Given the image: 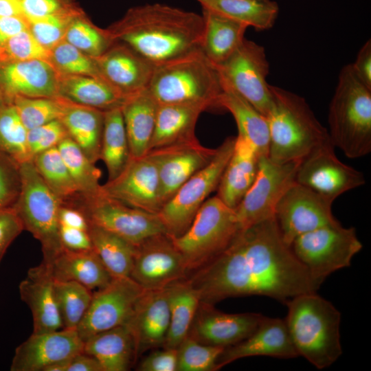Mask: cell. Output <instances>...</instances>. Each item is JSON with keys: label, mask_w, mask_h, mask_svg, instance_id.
Wrapping results in <instances>:
<instances>
[{"label": "cell", "mask_w": 371, "mask_h": 371, "mask_svg": "<svg viewBox=\"0 0 371 371\" xmlns=\"http://www.w3.org/2000/svg\"><path fill=\"white\" fill-rule=\"evenodd\" d=\"M28 23L23 17L0 16V45L19 33L29 28Z\"/></svg>", "instance_id": "cell-58"}, {"label": "cell", "mask_w": 371, "mask_h": 371, "mask_svg": "<svg viewBox=\"0 0 371 371\" xmlns=\"http://www.w3.org/2000/svg\"><path fill=\"white\" fill-rule=\"evenodd\" d=\"M84 341L76 329L33 333L15 350L11 371H45L53 364L82 352Z\"/></svg>", "instance_id": "cell-20"}, {"label": "cell", "mask_w": 371, "mask_h": 371, "mask_svg": "<svg viewBox=\"0 0 371 371\" xmlns=\"http://www.w3.org/2000/svg\"><path fill=\"white\" fill-rule=\"evenodd\" d=\"M21 190L13 205L26 229L40 243L43 261L52 259L63 249L59 236L60 199L47 186L32 160L19 164Z\"/></svg>", "instance_id": "cell-8"}, {"label": "cell", "mask_w": 371, "mask_h": 371, "mask_svg": "<svg viewBox=\"0 0 371 371\" xmlns=\"http://www.w3.org/2000/svg\"><path fill=\"white\" fill-rule=\"evenodd\" d=\"M59 225L77 228L88 231L89 223L78 208L66 204H61L58 210Z\"/></svg>", "instance_id": "cell-57"}, {"label": "cell", "mask_w": 371, "mask_h": 371, "mask_svg": "<svg viewBox=\"0 0 371 371\" xmlns=\"http://www.w3.org/2000/svg\"><path fill=\"white\" fill-rule=\"evenodd\" d=\"M144 289L131 277L113 278L105 286L93 292L89 308L77 328L85 341L89 337L124 325Z\"/></svg>", "instance_id": "cell-15"}, {"label": "cell", "mask_w": 371, "mask_h": 371, "mask_svg": "<svg viewBox=\"0 0 371 371\" xmlns=\"http://www.w3.org/2000/svg\"><path fill=\"white\" fill-rule=\"evenodd\" d=\"M54 290L63 328L77 330L89 308L93 291L74 281L56 280Z\"/></svg>", "instance_id": "cell-42"}, {"label": "cell", "mask_w": 371, "mask_h": 371, "mask_svg": "<svg viewBox=\"0 0 371 371\" xmlns=\"http://www.w3.org/2000/svg\"><path fill=\"white\" fill-rule=\"evenodd\" d=\"M27 130L12 103L0 104V151L19 164L32 160Z\"/></svg>", "instance_id": "cell-43"}, {"label": "cell", "mask_w": 371, "mask_h": 371, "mask_svg": "<svg viewBox=\"0 0 371 371\" xmlns=\"http://www.w3.org/2000/svg\"><path fill=\"white\" fill-rule=\"evenodd\" d=\"M93 59L104 80L127 98L148 88L155 67L124 44Z\"/></svg>", "instance_id": "cell-24"}, {"label": "cell", "mask_w": 371, "mask_h": 371, "mask_svg": "<svg viewBox=\"0 0 371 371\" xmlns=\"http://www.w3.org/2000/svg\"><path fill=\"white\" fill-rule=\"evenodd\" d=\"M65 37V41L91 58L102 55L113 41L109 33L105 34L79 20L69 24Z\"/></svg>", "instance_id": "cell-46"}, {"label": "cell", "mask_w": 371, "mask_h": 371, "mask_svg": "<svg viewBox=\"0 0 371 371\" xmlns=\"http://www.w3.org/2000/svg\"><path fill=\"white\" fill-rule=\"evenodd\" d=\"M20 190L19 164L0 151V211L13 207Z\"/></svg>", "instance_id": "cell-51"}, {"label": "cell", "mask_w": 371, "mask_h": 371, "mask_svg": "<svg viewBox=\"0 0 371 371\" xmlns=\"http://www.w3.org/2000/svg\"><path fill=\"white\" fill-rule=\"evenodd\" d=\"M0 16L25 18L21 0H0Z\"/></svg>", "instance_id": "cell-60"}, {"label": "cell", "mask_w": 371, "mask_h": 371, "mask_svg": "<svg viewBox=\"0 0 371 371\" xmlns=\"http://www.w3.org/2000/svg\"><path fill=\"white\" fill-rule=\"evenodd\" d=\"M2 45L16 61L48 60L51 57L50 51L36 40L29 28L12 37Z\"/></svg>", "instance_id": "cell-50"}, {"label": "cell", "mask_w": 371, "mask_h": 371, "mask_svg": "<svg viewBox=\"0 0 371 371\" xmlns=\"http://www.w3.org/2000/svg\"><path fill=\"white\" fill-rule=\"evenodd\" d=\"M258 356L280 359L299 357L284 319L264 316L247 338L224 349L217 361L216 370L238 359Z\"/></svg>", "instance_id": "cell-23"}, {"label": "cell", "mask_w": 371, "mask_h": 371, "mask_svg": "<svg viewBox=\"0 0 371 371\" xmlns=\"http://www.w3.org/2000/svg\"><path fill=\"white\" fill-rule=\"evenodd\" d=\"M51 51L54 63L65 74L103 78L93 58L88 57L67 41H60Z\"/></svg>", "instance_id": "cell-47"}, {"label": "cell", "mask_w": 371, "mask_h": 371, "mask_svg": "<svg viewBox=\"0 0 371 371\" xmlns=\"http://www.w3.org/2000/svg\"><path fill=\"white\" fill-rule=\"evenodd\" d=\"M216 152V148L202 146L197 138L148 152L158 169L161 207L184 183L212 160Z\"/></svg>", "instance_id": "cell-19"}, {"label": "cell", "mask_w": 371, "mask_h": 371, "mask_svg": "<svg viewBox=\"0 0 371 371\" xmlns=\"http://www.w3.org/2000/svg\"><path fill=\"white\" fill-rule=\"evenodd\" d=\"M67 137V131L60 120L27 130V141L32 159L43 151L57 147Z\"/></svg>", "instance_id": "cell-48"}, {"label": "cell", "mask_w": 371, "mask_h": 371, "mask_svg": "<svg viewBox=\"0 0 371 371\" xmlns=\"http://www.w3.org/2000/svg\"><path fill=\"white\" fill-rule=\"evenodd\" d=\"M240 230L234 210L215 196L205 201L182 235L171 238L190 274L221 254Z\"/></svg>", "instance_id": "cell-7"}, {"label": "cell", "mask_w": 371, "mask_h": 371, "mask_svg": "<svg viewBox=\"0 0 371 371\" xmlns=\"http://www.w3.org/2000/svg\"><path fill=\"white\" fill-rule=\"evenodd\" d=\"M177 348H164L152 352L139 363L140 371H177Z\"/></svg>", "instance_id": "cell-53"}, {"label": "cell", "mask_w": 371, "mask_h": 371, "mask_svg": "<svg viewBox=\"0 0 371 371\" xmlns=\"http://www.w3.org/2000/svg\"><path fill=\"white\" fill-rule=\"evenodd\" d=\"M333 201L295 182L278 201L274 216L284 241L291 245L298 236L339 221Z\"/></svg>", "instance_id": "cell-14"}, {"label": "cell", "mask_w": 371, "mask_h": 371, "mask_svg": "<svg viewBox=\"0 0 371 371\" xmlns=\"http://www.w3.org/2000/svg\"><path fill=\"white\" fill-rule=\"evenodd\" d=\"M295 182L334 201L365 184L363 174L341 161L331 141L317 147L300 163Z\"/></svg>", "instance_id": "cell-16"}, {"label": "cell", "mask_w": 371, "mask_h": 371, "mask_svg": "<svg viewBox=\"0 0 371 371\" xmlns=\"http://www.w3.org/2000/svg\"><path fill=\"white\" fill-rule=\"evenodd\" d=\"M207 109L203 104H159L149 150L196 139L197 120Z\"/></svg>", "instance_id": "cell-29"}, {"label": "cell", "mask_w": 371, "mask_h": 371, "mask_svg": "<svg viewBox=\"0 0 371 371\" xmlns=\"http://www.w3.org/2000/svg\"><path fill=\"white\" fill-rule=\"evenodd\" d=\"M300 161L276 163L268 156L259 157L254 181L234 209L240 230L274 217L276 207L295 182Z\"/></svg>", "instance_id": "cell-13"}, {"label": "cell", "mask_w": 371, "mask_h": 371, "mask_svg": "<svg viewBox=\"0 0 371 371\" xmlns=\"http://www.w3.org/2000/svg\"><path fill=\"white\" fill-rule=\"evenodd\" d=\"M263 317L256 313H227L201 302L188 336L203 344L225 348L251 335Z\"/></svg>", "instance_id": "cell-21"}, {"label": "cell", "mask_w": 371, "mask_h": 371, "mask_svg": "<svg viewBox=\"0 0 371 371\" xmlns=\"http://www.w3.org/2000/svg\"><path fill=\"white\" fill-rule=\"evenodd\" d=\"M8 93L30 98H56L59 95V77L47 60L16 61L1 74Z\"/></svg>", "instance_id": "cell-26"}, {"label": "cell", "mask_w": 371, "mask_h": 371, "mask_svg": "<svg viewBox=\"0 0 371 371\" xmlns=\"http://www.w3.org/2000/svg\"><path fill=\"white\" fill-rule=\"evenodd\" d=\"M221 84L218 107L225 109L233 115L237 136L249 144L259 157L268 156L269 127L267 117L222 80Z\"/></svg>", "instance_id": "cell-30"}, {"label": "cell", "mask_w": 371, "mask_h": 371, "mask_svg": "<svg viewBox=\"0 0 371 371\" xmlns=\"http://www.w3.org/2000/svg\"><path fill=\"white\" fill-rule=\"evenodd\" d=\"M330 140L350 159L371 152V89L357 77L351 64L340 70L328 115Z\"/></svg>", "instance_id": "cell-5"}, {"label": "cell", "mask_w": 371, "mask_h": 371, "mask_svg": "<svg viewBox=\"0 0 371 371\" xmlns=\"http://www.w3.org/2000/svg\"><path fill=\"white\" fill-rule=\"evenodd\" d=\"M66 100L56 98H30L16 95L12 104L27 130L60 120Z\"/></svg>", "instance_id": "cell-44"}, {"label": "cell", "mask_w": 371, "mask_h": 371, "mask_svg": "<svg viewBox=\"0 0 371 371\" xmlns=\"http://www.w3.org/2000/svg\"><path fill=\"white\" fill-rule=\"evenodd\" d=\"M170 325L164 348H177L188 336L201 303V295L187 278L166 287Z\"/></svg>", "instance_id": "cell-36"}, {"label": "cell", "mask_w": 371, "mask_h": 371, "mask_svg": "<svg viewBox=\"0 0 371 371\" xmlns=\"http://www.w3.org/2000/svg\"><path fill=\"white\" fill-rule=\"evenodd\" d=\"M235 137H229L216 148L212 160L184 183L158 212L166 234L182 235L190 226L197 212L219 184L231 157Z\"/></svg>", "instance_id": "cell-10"}, {"label": "cell", "mask_w": 371, "mask_h": 371, "mask_svg": "<svg viewBox=\"0 0 371 371\" xmlns=\"http://www.w3.org/2000/svg\"><path fill=\"white\" fill-rule=\"evenodd\" d=\"M290 247L312 277L322 284L333 273L350 267L363 245L354 227L338 222L298 236Z\"/></svg>", "instance_id": "cell-9"}, {"label": "cell", "mask_w": 371, "mask_h": 371, "mask_svg": "<svg viewBox=\"0 0 371 371\" xmlns=\"http://www.w3.org/2000/svg\"><path fill=\"white\" fill-rule=\"evenodd\" d=\"M259 155L241 137H235L234 147L217 187V196L228 207L235 209L254 181Z\"/></svg>", "instance_id": "cell-28"}, {"label": "cell", "mask_w": 371, "mask_h": 371, "mask_svg": "<svg viewBox=\"0 0 371 371\" xmlns=\"http://www.w3.org/2000/svg\"><path fill=\"white\" fill-rule=\"evenodd\" d=\"M59 236L63 248L71 251L93 249L88 231L59 225Z\"/></svg>", "instance_id": "cell-54"}, {"label": "cell", "mask_w": 371, "mask_h": 371, "mask_svg": "<svg viewBox=\"0 0 371 371\" xmlns=\"http://www.w3.org/2000/svg\"><path fill=\"white\" fill-rule=\"evenodd\" d=\"M131 157L121 108L104 111L100 159L106 166L108 181L123 171Z\"/></svg>", "instance_id": "cell-38"}, {"label": "cell", "mask_w": 371, "mask_h": 371, "mask_svg": "<svg viewBox=\"0 0 371 371\" xmlns=\"http://www.w3.org/2000/svg\"><path fill=\"white\" fill-rule=\"evenodd\" d=\"M70 205L80 210L89 225L111 232L135 247L147 238L166 233L157 214L127 205L102 192L80 196Z\"/></svg>", "instance_id": "cell-11"}, {"label": "cell", "mask_w": 371, "mask_h": 371, "mask_svg": "<svg viewBox=\"0 0 371 371\" xmlns=\"http://www.w3.org/2000/svg\"><path fill=\"white\" fill-rule=\"evenodd\" d=\"M158 106L147 89L128 97L122 106L131 157L144 156L149 151Z\"/></svg>", "instance_id": "cell-32"}, {"label": "cell", "mask_w": 371, "mask_h": 371, "mask_svg": "<svg viewBox=\"0 0 371 371\" xmlns=\"http://www.w3.org/2000/svg\"><path fill=\"white\" fill-rule=\"evenodd\" d=\"M23 229L13 207L0 211V263L10 245Z\"/></svg>", "instance_id": "cell-52"}, {"label": "cell", "mask_w": 371, "mask_h": 371, "mask_svg": "<svg viewBox=\"0 0 371 371\" xmlns=\"http://www.w3.org/2000/svg\"><path fill=\"white\" fill-rule=\"evenodd\" d=\"M93 249L113 278L130 277L136 247L124 238L89 225Z\"/></svg>", "instance_id": "cell-39"}, {"label": "cell", "mask_w": 371, "mask_h": 371, "mask_svg": "<svg viewBox=\"0 0 371 371\" xmlns=\"http://www.w3.org/2000/svg\"><path fill=\"white\" fill-rule=\"evenodd\" d=\"M42 262L54 280L74 281L91 291L105 286L113 279L93 249L71 251L63 248L50 260Z\"/></svg>", "instance_id": "cell-27"}, {"label": "cell", "mask_w": 371, "mask_h": 371, "mask_svg": "<svg viewBox=\"0 0 371 371\" xmlns=\"http://www.w3.org/2000/svg\"><path fill=\"white\" fill-rule=\"evenodd\" d=\"M124 325L133 337L135 357L164 346L170 325L166 288L145 289Z\"/></svg>", "instance_id": "cell-22"}, {"label": "cell", "mask_w": 371, "mask_h": 371, "mask_svg": "<svg viewBox=\"0 0 371 371\" xmlns=\"http://www.w3.org/2000/svg\"><path fill=\"white\" fill-rule=\"evenodd\" d=\"M83 352L93 357L103 371H126L136 358L133 337L125 325L99 333L84 341Z\"/></svg>", "instance_id": "cell-35"}, {"label": "cell", "mask_w": 371, "mask_h": 371, "mask_svg": "<svg viewBox=\"0 0 371 371\" xmlns=\"http://www.w3.org/2000/svg\"><path fill=\"white\" fill-rule=\"evenodd\" d=\"M32 161L45 183L62 204H71L80 196L57 147L35 155Z\"/></svg>", "instance_id": "cell-40"}, {"label": "cell", "mask_w": 371, "mask_h": 371, "mask_svg": "<svg viewBox=\"0 0 371 371\" xmlns=\"http://www.w3.org/2000/svg\"><path fill=\"white\" fill-rule=\"evenodd\" d=\"M21 2L27 21L52 15L60 10L58 0H21Z\"/></svg>", "instance_id": "cell-55"}, {"label": "cell", "mask_w": 371, "mask_h": 371, "mask_svg": "<svg viewBox=\"0 0 371 371\" xmlns=\"http://www.w3.org/2000/svg\"><path fill=\"white\" fill-rule=\"evenodd\" d=\"M203 31L201 14L153 3L131 9L109 34L157 66L199 49Z\"/></svg>", "instance_id": "cell-2"}, {"label": "cell", "mask_w": 371, "mask_h": 371, "mask_svg": "<svg viewBox=\"0 0 371 371\" xmlns=\"http://www.w3.org/2000/svg\"><path fill=\"white\" fill-rule=\"evenodd\" d=\"M1 104V101H0V104Z\"/></svg>", "instance_id": "cell-61"}, {"label": "cell", "mask_w": 371, "mask_h": 371, "mask_svg": "<svg viewBox=\"0 0 371 371\" xmlns=\"http://www.w3.org/2000/svg\"><path fill=\"white\" fill-rule=\"evenodd\" d=\"M270 88L272 102L266 117L269 127L268 157L271 161H301L331 141L328 130L303 97L276 86Z\"/></svg>", "instance_id": "cell-4"}, {"label": "cell", "mask_w": 371, "mask_h": 371, "mask_svg": "<svg viewBox=\"0 0 371 371\" xmlns=\"http://www.w3.org/2000/svg\"><path fill=\"white\" fill-rule=\"evenodd\" d=\"M188 279L201 302L212 305L251 295L285 303L322 285L284 241L275 216L240 230L221 254Z\"/></svg>", "instance_id": "cell-1"}, {"label": "cell", "mask_w": 371, "mask_h": 371, "mask_svg": "<svg viewBox=\"0 0 371 371\" xmlns=\"http://www.w3.org/2000/svg\"><path fill=\"white\" fill-rule=\"evenodd\" d=\"M159 104H203L218 107L222 84L201 49L157 65L147 88Z\"/></svg>", "instance_id": "cell-6"}, {"label": "cell", "mask_w": 371, "mask_h": 371, "mask_svg": "<svg viewBox=\"0 0 371 371\" xmlns=\"http://www.w3.org/2000/svg\"><path fill=\"white\" fill-rule=\"evenodd\" d=\"M27 21L34 36L49 51L62 41L69 25L66 18L58 12Z\"/></svg>", "instance_id": "cell-49"}, {"label": "cell", "mask_w": 371, "mask_h": 371, "mask_svg": "<svg viewBox=\"0 0 371 371\" xmlns=\"http://www.w3.org/2000/svg\"><path fill=\"white\" fill-rule=\"evenodd\" d=\"M67 371H103V369L93 357L82 352L69 359Z\"/></svg>", "instance_id": "cell-59"}, {"label": "cell", "mask_w": 371, "mask_h": 371, "mask_svg": "<svg viewBox=\"0 0 371 371\" xmlns=\"http://www.w3.org/2000/svg\"><path fill=\"white\" fill-rule=\"evenodd\" d=\"M102 192L127 205L158 214L161 208L157 164L151 155L131 157L123 171L102 186Z\"/></svg>", "instance_id": "cell-18"}, {"label": "cell", "mask_w": 371, "mask_h": 371, "mask_svg": "<svg viewBox=\"0 0 371 371\" xmlns=\"http://www.w3.org/2000/svg\"><path fill=\"white\" fill-rule=\"evenodd\" d=\"M224 349L201 344L187 336L177 348V371H215Z\"/></svg>", "instance_id": "cell-45"}, {"label": "cell", "mask_w": 371, "mask_h": 371, "mask_svg": "<svg viewBox=\"0 0 371 371\" xmlns=\"http://www.w3.org/2000/svg\"><path fill=\"white\" fill-rule=\"evenodd\" d=\"M59 95L102 111L121 108L128 98L103 78L69 74L59 77Z\"/></svg>", "instance_id": "cell-34"}, {"label": "cell", "mask_w": 371, "mask_h": 371, "mask_svg": "<svg viewBox=\"0 0 371 371\" xmlns=\"http://www.w3.org/2000/svg\"><path fill=\"white\" fill-rule=\"evenodd\" d=\"M21 299L30 308L33 333H41L63 328L54 290V279L45 265L30 268L19 286Z\"/></svg>", "instance_id": "cell-25"}, {"label": "cell", "mask_w": 371, "mask_h": 371, "mask_svg": "<svg viewBox=\"0 0 371 371\" xmlns=\"http://www.w3.org/2000/svg\"><path fill=\"white\" fill-rule=\"evenodd\" d=\"M359 80L371 89V41L368 40L359 49L356 59L350 63Z\"/></svg>", "instance_id": "cell-56"}, {"label": "cell", "mask_w": 371, "mask_h": 371, "mask_svg": "<svg viewBox=\"0 0 371 371\" xmlns=\"http://www.w3.org/2000/svg\"><path fill=\"white\" fill-rule=\"evenodd\" d=\"M285 304L284 321L298 356L319 370L335 363L343 352L339 311L317 291L299 294Z\"/></svg>", "instance_id": "cell-3"}, {"label": "cell", "mask_w": 371, "mask_h": 371, "mask_svg": "<svg viewBox=\"0 0 371 371\" xmlns=\"http://www.w3.org/2000/svg\"><path fill=\"white\" fill-rule=\"evenodd\" d=\"M202 8L221 14L258 30L271 29L279 14L273 0H196Z\"/></svg>", "instance_id": "cell-37"}, {"label": "cell", "mask_w": 371, "mask_h": 371, "mask_svg": "<svg viewBox=\"0 0 371 371\" xmlns=\"http://www.w3.org/2000/svg\"><path fill=\"white\" fill-rule=\"evenodd\" d=\"M57 148L80 195L91 197L100 194L101 172L78 146L67 137Z\"/></svg>", "instance_id": "cell-41"}, {"label": "cell", "mask_w": 371, "mask_h": 371, "mask_svg": "<svg viewBox=\"0 0 371 371\" xmlns=\"http://www.w3.org/2000/svg\"><path fill=\"white\" fill-rule=\"evenodd\" d=\"M182 256L166 233L136 246L130 277L144 289H161L189 278Z\"/></svg>", "instance_id": "cell-17"}, {"label": "cell", "mask_w": 371, "mask_h": 371, "mask_svg": "<svg viewBox=\"0 0 371 371\" xmlns=\"http://www.w3.org/2000/svg\"><path fill=\"white\" fill-rule=\"evenodd\" d=\"M215 67L223 82L267 115L272 95L267 82L269 63L263 46L245 38L226 60Z\"/></svg>", "instance_id": "cell-12"}, {"label": "cell", "mask_w": 371, "mask_h": 371, "mask_svg": "<svg viewBox=\"0 0 371 371\" xmlns=\"http://www.w3.org/2000/svg\"><path fill=\"white\" fill-rule=\"evenodd\" d=\"M60 120L69 137L87 157L95 164L100 159L104 111L66 100Z\"/></svg>", "instance_id": "cell-33"}, {"label": "cell", "mask_w": 371, "mask_h": 371, "mask_svg": "<svg viewBox=\"0 0 371 371\" xmlns=\"http://www.w3.org/2000/svg\"><path fill=\"white\" fill-rule=\"evenodd\" d=\"M203 31L200 49L214 65L226 60L240 46L247 26L210 10L202 8Z\"/></svg>", "instance_id": "cell-31"}]
</instances>
